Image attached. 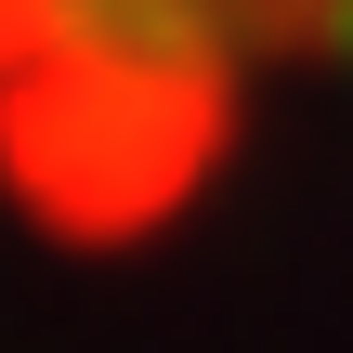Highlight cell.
<instances>
[{"mask_svg": "<svg viewBox=\"0 0 353 353\" xmlns=\"http://www.w3.org/2000/svg\"><path fill=\"white\" fill-rule=\"evenodd\" d=\"M353 52V0H0V210L79 262L170 236Z\"/></svg>", "mask_w": 353, "mask_h": 353, "instance_id": "6da1fadb", "label": "cell"}]
</instances>
